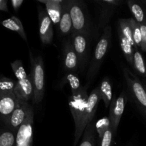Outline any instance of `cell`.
Here are the masks:
<instances>
[{
    "label": "cell",
    "instance_id": "obj_21",
    "mask_svg": "<svg viewBox=\"0 0 146 146\" xmlns=\"http://www.w3.org/2000/svg\"><path fill=\"white\" fill-rule=\"evenodd\" d=\"M96 133L95 123L91 122L86 128L79 146H96Z\"/></svg>",
    "mask_w": 146,
    "mask_h": 146
},
{
    "label": "cell",
    "instance_id": "obj_12",
    "mask_svg": "<svg viewBox=\"0 0 146 146\" xmlns=\"http://www.w3.org/2000/svg\"><path fill=\"white\" fill-rule=\"evenodd\" d=\"M98 4L99 10V17H98V24L99 27L102 29L108 26L110 20L112 17L114 11L122 3V1L118 0H102V1H95Z\"/></svg>",
    "mask_w": 146,
    "mask_h": 146
},
{
    "label": "cell",
    "instance_id": "obj_34",
    "mask_svg": "<svg viewBox=\"0 0 146 146\" xmlns=\"http://www.w3.org/2000/svg\"><path fill=\"white\" fill-rule=\"evenodd\" d=\"M143 86H144V88H145V92H146V83H145V84H143Z\"/></svg>",
    "mask_w": 146,
    "mask_h": 146
},
{
    "label": "cell",
    "instance_id": "obj_20",
    "mask_svg": "<svg viewBox=\"0 0 146 146\" xmlns=\"http://www.w3.org/2000/svg\"><path fill=\"white\" fill-rule=\"evenodd\" d=\"M118 36L120 38V43H121V49H122L123 55L125 59L128 61V64H131L133 66V54H134V47L131 44L129 41L120 32H118Z\"/></svg>",
    "mask_w": 146,
    "mask_h": 146
},
{
    "label": "cell",
    "instance_id": "obj_22",
    "mask_svg": "<svg viewBox=\"0 0 146 146\" xmlns=\"http://www.w3.org/2000/svg\"><path fill=\"white\" fill-rule=\"evenodd\" d=\"M130 11L134 17V19L138 24L146 23V17L145 11L140 4L135 1H128L127 2Z\"/></svg>",
    "mask_w": 146,
    "mask_h": 146
},
{
    "label": "cell",
    "instance_id": "obj_23",
    "mask_svg": "<svg viewBox=\"0 0 146 146\" xmlns=\"http://www.w3.org/2000/svg\"><path fill=\"white\" fill-rule=\"evenodd\" d=\"M118 32L122 34L133 46L134 48L137 49V47L134 43L133 38L132 30H131V24H130L129 18L118 19Z\"/></svg>",
    "mask_w": 146,
    "mask_h": 146
},
{
    "label": "cell",
    "instance_id": "obj_10",
    "mask_svg": "<svg viewBox=\"0 0 146 146\" xmlns=\"http://www.w3.org/2000/svg\"><path fill=\"white\" fill-rule=\"evenodd\" d=\"M38 33L41 43L44 45L50 44L53 41L54 29L53 22L46 11L38 7Z\"/></svg>",
    "mask_w": 146,
    "mask_h": 146
},
{
    "label": "cell",
    "instance_id": "obj_11",
    "mask_svg": "<svg viewBox=\"0 0 146 146\" xmlns=\"http://www.w3.org/2000/svg\"><path fill=\"white\" fill-rule=\"evenodd\" d=\"M32 107L28 102L20 101L16 109L13 111L5 125L9 129L17 133L19 128L24 122Z\"/></svg>",
    "mask_w": 146,
    "mask_h": 146
},
{
    "label": "cell",
    "instance_id": "obj_4",
    "mask_svg": "<svg viewBox=\"0 0 146 146\" xmlns=\"http://www.w3.org/2000/svg\"><path fill=\"white\" fill-rule=\"evenodd\" d=\"M31 61V76L34 88L33 102L39 104L44 98L45 91V73H44V61L41 56L34 57L31 51L29 52Z\"/></svg>",
    "mask_w": 146,
    "mask_h": 146
},
{
    "label": "cell",
    "instance_id": "obj_7",
    "mask_svg": "<svg viewBox=\"0 0 146 146\" xmlns=\"http://www.w3.org/2000/svg\"><path fill=\"white\" fill-rule=\"evenodd\" d=\"M71 40L78 57L79 68L84 71L88 63L89 56L88 34L72 31Z\"/></svg>",
    "mask_w": 146,
    "mask_h": 146
},
{
    "label": "cell",
    "instance_id": "obj_5",
    "mask_svg": "<svg viewBox=\"0 0 146 146\" xmlns=\"http://www.w3.org/2000/svg\"><path fill=\"white\" fill-rule=\"evenodd\" d=\"M72 21L73 31L89 33V18L84 1L79 0H65Z\"/></svg>",
    "mask_w": 146,
    "mask_h": 146
},
{
    "label": "cell",
    "instance_id": "obj_27",
    "mask_svg": "<svg viewBox=\"0 0 146 146\" xmlns=\"http://www.w3.org/2000/svg\"><path fill=\"white\" fill-rule=\"evenodd\" d=\"M16 135L9 128L0 130V146H16Z\"/></svg>",
    "mask_w": 146,
    "mask_h": 146
},
{
    "label": "cell",
    "instance_id": "obj_18",
    "mask_svg": "<svg viewBox=\"0 0 146 146\" xmlns=\"http://www.w3.org/2000/svg\"><path fill=\"white\" fill-rule=\"evenodd\" d=\"M98 88L100 98L104 101L106 108H108L110 107V105L113 99L112 86L109 78L108 77H105L100 83L99 86H98Z\"/></svg>",
    "mask_w": 146,
    "mask_h": 146
},
{
    "label": "cell",
    "instance_id": "obj_33",
    "mask_svg": "<svg viewBox=\"0 0 146 146\" xmlns=\"http://www.w3.org/2000/svg\"><path fill=\"white\" fill-rule=\"evenodd\" d=\"M0 11L8 12L9 9L7 0H0Z\"/></svg>",
    "mask_w": 146,
    "mask_h": 146
},
{
    "label": "cell",
    "instance_id": "obj_24",
    "mask_svg": "<svg viewBox=\"0 0 146 146\" xmlns=\"http://www.w3.org/2000/svg\"><path fill=\"white\" fill-rule=\"evenodd\" d=\"M63 81L65 84L69 85L71 90V94H76L84 88V86L81 85L79 78L76 75L75 73L67 72L63 79Z\"/></svg>",
    "mask_w": 146,
    "mask_h": 146
},
{
    "label": "cell",
    "instance_id": "obj_1",
    "mask_svg": "<svg viewBox=\"0 0 146 146\" xmlns=\"http://www.w3.org/2000/svg\"><path fill=\"white\" fill-rule=\"evenodd\" d=\"M87 88L88 86H84L81 91L76 94H71V95L68 97V106L74 118V125H75L74 146L77 145L84 132L83 128V123L85 117V111L88 97Z\"/></svg>",
    "mask_w": 146,
    "mask_h": 146
},
{
    "label": "cell",
    "instance_id": "obj_26",
    "mask_svg": "<svg viewBox=\"0 0 146 146\" xmlns=\"http://www.w3.org/2000/svg\"><path fill=\"white\" fill-rule=\"evenodd\" d=\"M16 85L17 81L4 76H0V96L14 94Z\"/></svg>",
    "mask_w": 146,
    "mask_h": 146
},
{
    "label": "cell",
    "instance_id": "obj_19",
    "mask_svg": "<svg viewBox=\"0 0 146 146\" xmlns=\"http://www.w3.org/2000/svg\"><path fill=\"white\" fill-rule=\"evenodd\" d=\"M1 24H2L3 27H5L7 29L17 32L24 41H27V34L24 31L22 23L20 21L19 19L17 18V17L13 16V17L4 20L1 22Z\"/></svg>",
    "mask_w": 146,
    "mask_h": 146
},
{
    "label": "cell",
    "instance_id": "obj_25",
    "mask_svg": "<svg viewBox=\"0 0 146 146\" xmlns=\"http://www.w3.org/2000/svg\"><path fill=\"white\" fill-rule=\"evenodd\" d=\"M133 67L138 75L141 76L142 77H146V66L143 56L138 50L134 51Z\"/></svg>",
    "mask_w": 146,
    "mask_h": 146
},
{
    "label": "cell",
    "instance_id": "obj_8",
    "mask_svg": "<svg viewBox=\"0 0 146 146\" xmlns=\"http://www.w3.org/2000/svg\"><path fill=\"white\" fill-rule=\"evenodd\" d=\"M127 103V95L124 91H122L119 96L117 98H113L111 105H110L109 117L111 121V128H112L113 133H116L117 129L119 125L121 117L125 111V107Z\"/></svg>",
    "mask_w": 146,
    "mask_h": 146
},
{
    "label": "cell",
    "instance_id": "obj_9",
    "mask_svg": "<svg viewBox=\"0 0 146 146\" xmlns=\"http://www.w3.org/2000/svg\"><path fill=\"white\" fill-rule=\"evenodd\" d=\"M34 111H30L24 122L19 128L16 135V146H32Z\"/></svg>",
    "mask_w": 146,
    "mask_h": 146
},
{
    "label": "cell",
    "instance_id": "obj_6",
    "mask_svg": "<svg viewBox=\"0 0 146 146\" xmlns=\"http://www.w3.org/2000/svg\"><path fill=\"white\" fill-rule=\"evenodd\" d=\"M123 73L130 93L146 118V92L143 85L139 78L127 67L123 68Z\"/></svg>",
    "mask_w": 146,
    "mask_h": 146
},
{
    "label": "cell",
    "instance_id": "obj_13",
    "mask_svg": "<svg viewBox=\"0 0 146 146\" xmlns=\"http://www.w3.org/2000/svg\"><path fill=\"white\" fill-rule=\"evenodd\" d=\"M62 59L64 70L67 72L75 73L79 68L78 57L73 46L71 38L66 40L63 44Z\"/></svg>",
    "mask_w": 146,
    "mask_h": 146
},
{
    "label": "cell",
    "instance_id": "obj_32",
    "mask_svg": "<svg viewBox=\"0 0 146 146\" xmlns=\"http://www.w3.org/2000/svg\"><path fill=\"white\" fill-rule=\"evenodd\" d=\"M23 3H24V0H11V6H12V8L14 9L15 12H17V11H18L19 9L21 7V6L22 5Z\"/></svg>",
    "mask_w": 146,
    "mask_h": 146
},
{
    "label": "cell",
    "instance_id": "obj_30",
    "mask_svg": "<svg viewBox=\"0 0 146 146\" xmlns=\"http://www.w3.org/2000/svg\"><path fill=\"white\" fill-rule=\"evenodd\" d=\"M114 133L113 131L112 128H108L106 131V132L104 133V136L102 137L100 141V146H111L113 143V141Z\"/></svg>",
    "mask_w": 146,
    "mask_h": 146
},
{
    "label": "cell",
    "instance_id": "obj_2",
    "mask_svg": "<svg viewBox=\"0 0 146 146\" xmlns=\"http://www.w3.org/2000/svg\"><path fill=\"white\" fill-rule=\"evenodd\" d=\"M112 38L111 27L108 26L103 29V34L100 40L96 44L94 51V56L87 72V81L90 84L98 74L103 61L108 53Z\"/></svg>",
    "mask_w": 146,
    "mask_h": 146
},
{
    "label": "cell",
    "instance_id": "obj_16",
    "mask_svg": "<svg viewBox=\"0 0 146 146\" xmlns=\"http://www.w3.org/2000/svg\"><path fill=\"white\" fill-rule=\"evenodd\" d=\"M38 1L45 4L46 11L53 24L58 25L62 14L63 0H38Z\"/></svg>",
    "mask_w": 146,
    "mask_h": 146
},
{
    "label": "cell",
    "instance_id": "obj_17",
    "mask_svg": "<svg viewBox=\"0 0 146 146\" xmlns=\"http://www.w3.org/2000/svg\"><path fill=\"white\" fill-rule=\"evenodd\" d=\"M58 29H59L60 34L62 36L68 35L70 33H72L73 31L72 21H71L69 11L66 4L65 0H63L62 14H61L59 24H58Z\"/></svg>",
    "mask_w": 146,
    "mask_h": 146
},
{
    "label": "cell",
    "instance_id": "obj_31",
    "mask_svg": "<svg viewBox=\"0 0 146 146\" xmlns=\"http://www.w3.org/2000/svg\"><path fill=\"white\" fill-rule=\"evenodd\" d=\"M139 24L141 30V35H142V42H141V48L143 51L146 52V23Z\"/></svg>",
    "mask_w": 146,
    "mask_h": 146
},
{
    "label": "cell",
    "instance_id": "obj_29",
    "mask_svg": "<svg viewBox=\"0 0 146 146\" xmlns=\"http://www.w3.org/2000/svg\"><path fill=\"white\" fill-rule=\"evenodd\" d=\"M111 127V121L108 116H105L104 118L98 120L95 123V128L97 134H98L99 139L101 140L104 136V133L106 132L107 130Z\"/></svg>",
    "mask_w": 146,
    "mask_h": 146
},
{
    "label": "cell",
    "instance_id": "obj_14",
    "mask_svg": "<svg viewBox=\"0 0 146 146\" xmlns=\"http://www.w3.org/2000/svg\"><path fill=\"white\" fill-rule=\"evenodd\" d=\"M19 101L14 94L0 96V120L5 124Z\"/></svg>",
    "mask_w": 146,
    "mask_h": 146
},
{
    "label": "cell",
    "instance_id": "obj_15",
    "mask_svg": "<svg viewBox=\"0 0 146 146\" xmlns=\"http://www.w3.org/2000/svg\"><path fill=\"white\" fill-rule=\"evenodd\" d=\"M100 100L101 98H100L99 91H98V88L97 86L88 95L86 108L85 111V117H84V123H83V128L84 131L87 125L93 122Z\"/></svg>",
    "mask_w": 146,
    "mask_h": 146
},
{
    "label": "cell",
    "instance_id": "obj_28",
    "mask_svg": "<svg viewBox=\"0 0 146 146\" xmlns=\"http://www.w3.org/2000/svg\"><path fill=\"white\" fill-rule=\"evenodd\" d=\"M130 24H131V30H132L133 38L134 43H135L136 47L141 46V42H142V35H141V30L140 27V24L135 21L134 19L129 18Z\"/></svg>",
    "mask_w": 146,
    "mask_h": 146
},
{
    "label": "cell",
    "instance_id": "obj_3",
    "mask_svg": "<svg viewBox=\"0 0 146 146\" xmlns=\"http://www.w3.org/2000/svg\"><path fill=\"white\" fill-rule=\"evenodd\" d=\"M11 67L17 79L14 94L20 101L29 102L34 97V88L30 74L27 75L21 60L13 61Z\"/></svg>",
    "mask_w": 146,
    "mask_h": 146
}]
</instances>
